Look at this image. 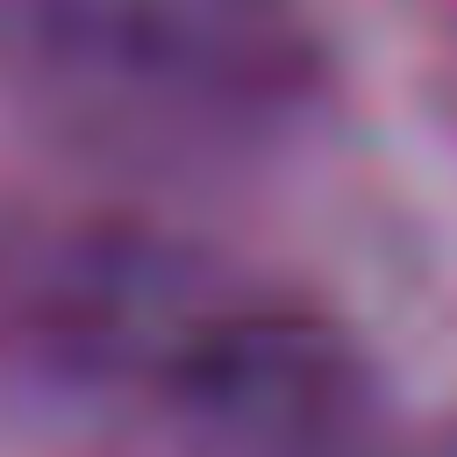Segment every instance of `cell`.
Wrapping results in <instances>:
<instances>
[{
  "mask_svg": "<svg viewBox=\"0 0 457 457\" xmlns=\"http://www.w3.org/2000/svg\"><path fill=\"white\" fill-rule=\"evenodd\" d=\"M414 457H457V428H443V436H428V450H414Z\"/></svg>",
  "mask_w": 457,
  "mask_h": 457,
  "instance_id": "1",
  "label": "cell"
}]
</instances>
